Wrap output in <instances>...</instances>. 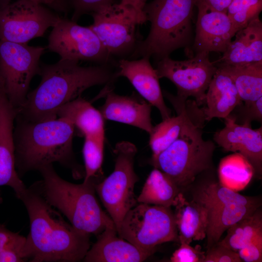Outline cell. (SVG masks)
<instances>
[{"label":"cell","mask_w":262,"mask_h":262,"mask_svg":"<svg viewBox=\"0 0 262 262\" xmlns=\"http://www.w3.org/2000/svg\"><path fill=\"white\" fill-rule=\"evenodd\" d=\"M230 76L217 67L206 92L204 104L201 109L205 120L213 118H225L242 103Z\"/></svg>","instance_id":"7402d4cb"},{"label":"cell","mask_w":262,"mask_h":262,"mask_svg":"<svg viewBox=\"0 0 262 262\" xmlns=\"http://www.w3.org/2000/svg\"><path fill=\"white\" fill-rule=\"evenodd\" d=\"M180 247L170 257L171 262H203L206 252L202 251L199 246L195 247L190 244L180 242Z\"/></svg>","instance_id":"836d02e7"},{"label":"cell","mask_w":262,"mask_h":262,"mask_svg":"<svg viewBox=\"0 0 262 262\" xmlns=\"http://www.w3.org/2000/svg\"><path fill=\"white\" fill-rule=\"evenodd\" d=\"M195 0H153L146 3L143 11L147 21L150 22V31L131 57H153L158 62L182 48L191 54Z\"/></svg>","instance_id":"5b68a950"},{"label":"cell","mask_w":262,"mask_h":262,"mask_svg":"<svg viewBox=\"0 0 262 262\" xmlns=\"http://www.w3.org/2000/svg\"><path fill=\"white\" fill-rule=\"evenodd\" d=\"M209 52H200L189 59L174 60L169 57L157 62L159 78L171 81L178 90L177 98L186 101L193 97L197 105L204 104L206 92L217 67L210 61Z\"/></svg>","instance_id":"5bb4252c"},{"label":"cell","mask_w":262,"mask_h":262,"mask_svg":"<svg viewBox=\"0 0 262 262\" xmlns=\"http://www.w3.org/2000/svg\"><path fill=\"white\" fill-rule=\"evenodd\" d=\"M26 237L14 232L0 224V262L26 261Z\"/></svg>","instance_id":"f546056e"},{"label":"cell","mask_w":262,"mask_h":262,"mask_svg":"<svg viewBox=\"0 0 262 262\" xmlns=\"http://www.w3.org/2000/svg\"><path fill=\"white\" fill-rule=\"evenodd\" d=\"M15 121V165L20 177L54 163L69 168L76 179L84 177L73 151L75 128L70 122L58 117L31 122L17 117Z\"/></svg>","instance_id":"3957f363"},{"label":"cell","mask_w":262,"mask_h":262,"mask_svg":"<svg viewBox=\"0 0 262 262\" xmlns=\"http://www.w3.org/2000/svg\"><path fill=\"white\" fill-rule=\"evenodd\" d=\"M242 108L244 123L252 121H261L262 119V97L256 100L244 103Z\"/></svg>","instance_id":"8d00e7d4"},{"label":"cell","mask_w":262,"mask_h":262,"mask_svg":"<svg viewBox=\"0 0 262 262\" xmlns=\"http://www.w3.org/2000/svg\"><path fill=\"white\" fill-rule=\"evenodd\" d=\"M219 183L233 191L243 190L255 174L248 160L240 153H234L222 159L218 169Z\"/></svg>","instance_id":"83f0119b"},{"label":"cell","mask_w":262,"mask_h":262,"mask_svg":"<svg viewBox=\"0 0 262 262\" xmlns=\"http://www.w3.org/2000/svg\"><path fill=\"white\" fill-rule=\"evenodd\" d=\"M203 262H242L237 252L217 243L207 249Z\"/></svg>","instance_id":"e575fe53"},{"label":"cell","mask_w":262,"mask_h":262,"mask_svg":"<svg viewBox=\"0 0 262 262\" xmlns=\"http://www.w3.org/2000/svg\"><path fill=\"white\" fill-rule=\"evenodd\" d=\"M47 48L62 59L111 66L114 63L113 57L89 27L81 26L64 17H60L52 27Z\"/></svg>","instance_id":"7c38bea8"},{"label":"cell","mask_w":262,"mask_h":262,"mask_svg":"<svg viewBox=\"0 0 262 262\" xmlns=\"http://www.w3.org/2000/svg\"><path fill=\"white\" fill-rule=\"evenodd\" d=\"M60 0H46V4L52 7H56L57 4L60 2Z\"/></svg>","instance_id":"60d3db41"},{"label":"cell","mask_w":262,"mask_h":262,"mask_svg":"<svg viewBox=\"0 0 262 262\" xmlns=\"http://www.w3.org/2000/svg\"><path fill=\"white\" fill-rule=\"evenodd\" d=\"M201 113L200 109L196 116L191 112L178 139L150 159V164L168 175L180 189L212 166L216 146L212 140L203 138V113L197 118Z\"/></svg>","instance_id":"8992f818"},{"label":"cell","mask_w":262,"mask_h":262,"mask_svg":"<svg viewBox=\"0 0 262 262\" xmlns=\"http://www.w3.org/2000/svg\"><path fill=\"white\" fill-rule=\"evenodd\" d=\"M234 82L242 102L256 100L262 97V61L244 65H218Z\"/></svg>","instance_id":"4316f807"},{"label":"cell","mask_w":262,"mask_h":262,"mask_svg":"<svg viewBox=\"0 0 262 262\" xmlns=\"http://www.w3.org/2000/svg\"><path fill=\"white\" fill-rule=\"evenodd\" d=\"M93 23L89 27L112 56L132 55L139 43L137 26L146 18L134 10L113 3L91 14Z\"/></svg>","instance_id":"30bf717a"},{"label":"cell","mask_w":262,"mask_h":262,"mask_svg":"<svg viewBox=\"0 0 262 262\" xmlns=\"http://www.w3.org/2000/svg\"><path fill=\"white\" fill-rule=\"evenodd\" d=\"M113 172L95 184L96 192L114 221L117 232L126 213L137 205L134 187L139 177L134 169L136 146L128 141L117 143Z\"/></svg>","instance_id":"52a82bcc"},{"label":"cell","mask_w":262,"mask_h":262,"mask_svg":"<svg viewBox=\"0 0 262 262\" xmlns=\"http://www.w3.org/2000/svg\"><path fill=\"white\" fill-rule=\"evenodd\" d=\"M149 59L146 57L132 60L120 59L116 75L126 78L139 94L159 110L163 120L171 116V112L164 102L160 79Z\"/></svg>","instance_id":"ac0fdd59"},{"label":"cell","mask_w":262,"mask_h":262,"mask_svg":"<svg viewBox=\"0 0 262 262\" xmlns=\"http://www.w3.org/2000/svg\"><path fill=\"white\" fill-rule=\"evenodd\" d=\"M11 0H0V5L5 4L11 2ZM37 3L46 4V0H30Z\"/></svg>","instance_id":"ab89813d"},{"label":"cell","mask_w":262,"mask_h":262,"mask_svg":"<svg viewBox=\"0 0 262 262\" xmlns=\"http://www.w3.org/2000/svg\"><path fill=\"white\" fill-rule=\"evenodd\" d=\"M17 113L0 81V186L10 187L17 197L27 188L15 165L14 130Z\"/></svg>","instance_id":"e0dca14e"},{"label":"cell","mask_w":262,"mask_h":262,"mask_svg":"<svg viewBox=\"0 0 262 262\" xmlns=\"http://www.w3.org/2000/svg\"><path fill=\"white\" fill-rule=\"evenodd\" d=\"M42 180L34 184L52 207L58 210L79 231L98 235L115 224L100 207L96 196L95 184L99 174L81 184L67 181L54 170L52 164L40 168Z\"/></svg>","instance_id":"277c9868"},{"label":"cell","mask_w":262,"mask_h":262,"mask_svg":"<svg viewBox=\"0 0 262 262\" xmlns=\"http://www.w3.org/2000/svg\"><path fill=\"white\" fill-rule=\"evenodd\" d=\"M174 207V215L179 242L190 244L193 241L204 240L206 237L208 226L205 208L193 199L188 200L181 192Z\"/></svg>","instance_id":"603a6c76"},{"label":"cell","mask_w":262,"mask_h":262,"mask_svg":"<svg viewBox=\"0 0 262 262\" xmlns=\"http://www.w3.org/2000/svg\"><path fill=\"white\" fill-rule=\"evenodd\" d=\"M195 6L198 14L192 49L196 53H223L236 33L227 13L212 8L201 0H196Z\"/></svg>","instance_id":"9a60e30c"},{"label":"cell","mask_w":262,"mask_h":262,"mask_svg":"<svg viewBox=\"0 0 262 262\" xmlns=\"http://www.w3.org/2000/svg\"><path fill=\"white\" fill-rule=\"evenodd\" d=\"M57 115L70 122L84 137H104V119L100 112L81 96L61 107Z\"/></svg>","instance_id":"cb8c5ba5"},{"label":"cell","mask_w":262,"mask_h":262,"mask_svg":"<svg viewBox=\"0 0 262 262\" xmlns=\"http://www.w3.org/2000/svg\"><path fill=\"white\" fill-rule=\"evenodd\" d=\"M117 71L111 65L82 66L77 61L60 60L52 65L40 67L41 80L29 92L23 104L17 109L16 117L39 122L57 118L59 109L80 97L93 86L112 85Z\"/></svg>","instance_id":"6da1fadb"},{"label":"cell","mask_w":262,"mask_h":262,"mask_svg":"<svg viewBox=\"0 0 262 262\" xmlns=\"http://www.w3.org/2000/svg\"><path fill=\"white\" fill-rule=\"evenodd\" d=\"M17 198L24 204L30 220V231L25 246L27 260L75 262L83 260L90 248V235L65 221L34 184Z\"/></svg>","instance_id":"7a4b0ae2"},{"label":"cell","mask_w":262,"mask_h":262,"mask_svg":"<svg viewBox=\"0 0 262 262\" xmlns=\"http://www.w3.org/2000/svg\"><path fill=\"white\" fill-rule=\"evenodd\" d=\"M180 189L165 173L154 168L147 178L137 202L166 207L175 206Z\"/></svg>","instance_id":"484cf974"},{"label":"cell","mask_w":262,"mask_h":262,"mask_svg":"<svg viewBox=\"0 0 262 262\" xmlns=\"http://www.w3.org/2000/svg\"><path fill=\"white\" fill-rule=\"evenodd\" d=\"M215 66H239L262 61V23L259 17L251 20L235 34Z\"/></svg>","instance_id":"44dd1931"},{"label":"cell","mask_w":262,"mask_h":262,"mask_svg":"<svg viewBox=\"0 0 262 262\" xmlns=\"http://www.w3.org/2000/svg\"><path fill=\"white\" fill-rule=\"evenodd\" d=\"M115 226L107 227L83 259L87 262H140L152 253L141 249L117 235Z\"/></svg>","instance_id":"ffe728a7"},{"label":"cell","mask_w":262,"mask_h":262,"mask_svg":"<svg viewBox=\"0 0 262 262\" xmlns=\"http://www.w3.org/2000/svg\"><path fill=\"white\" fill-rule=\"evenodd\" d=\"M262 10V0H232L227 14L237 33L259 17Z\"/></svg>","instance_id":"4dcf8cb0"},{"label":"cell","mask_w":262,"mask_h":262,"mask_svg":"<svg viewBox=\"0 0 262 262\" xmlns=\"http://www.w3.org/2000/svg\"><path fill=\"white\" fill-rule=\"evenodd\" d=\"M147 0H120V5L132 9L141 15L146 17L143 11Z\"/></svg>","instance_id":"74e56055"},{"label":"cell","mask_w":262,"mask_h":262,"mask_svg":"<svg viewBox=\"0 0 262 262\" xmlns=\"http://www.w3.org/2000/svg\"><path fill=\"white\" fill-rule=\"evenodd\" d=\"M60 16L30 0H16L0 5V40L27 44L42 36Z\"/></svg>","instance_id":"4fadbf2b"},{"label":"cell","mask_w":262,"mask_h":262,"mask_svg":"<svg viewBox=\"0 0 262 262\" xmlns=\"http://www.w3.org/2000/svg\"><path fill=\"white\" fill-rule=\"evenodd\" d=\"M212 8L227 13L228 7L232 0H201Z\"/></svg>","instance_id":"f35d334b"},{"label":"cell","mask_w":262,"mask_h":262,"mask_svg":"<svg viewBox=\"0 0 262 262\" xmlns=\"http://www.w3.org/2000/svg\"><path fill=\"white\" fill-rule=\"evenodd\" d=\"M193 199L207 212V249L216 245L228 228L254 213L260 206L256 198L241 195L219 182L203 186L194 194Z\"/></svg>","instance_id":"ba28073f"},{"label":"cell","mask_w":262,"mask_h":262,"mask_svg":"<svg viewBox=\"0 0 262 262\" xmlns=\"http://www.w3.org/2000/svg\"><path fill=\"white\" fill-rule=\"evenodd\" d=\"M224 119L225 127L214 133V142L225 151L240 153L260 176L262 169V127L253 129L250 123L237 124L236 118L230 115Z\"/></svg>","instance_id":"2e32d148"},{"label":"cell","mask_w":262,"mask_h":262,"mask_svg":"<svg viewBox=\"0 0 262 262\" xmlns=\"http://www.w3.org/2000/svg\"><path fill=\"white\" fill-rule=\"evenodd\" d=\"M237 252L242 262H261L262 261V234L256 236L250 242Z\"/></svg>","instance_id":"d590c367"},{"label":"cell","mask_w":262,"mask_h":262,"mask_svg":"<svg viewBox=\"0 0 262 262\" xmlns=\"http://www.w3.org/2000/svg\"><path fill=\"white\" fill-rule=\"evenodd\" d=\"M73 9L71 20L77 21L84 14L97 12L114 3L115 0H69Z\"/></svg>","instance_id":"d6a6232c"},{"label":"cell","mask_w":262,"mask_h":262,"mask_svg":"<svg viewBox=\"0 0 262 262\" xmlns=\"http://www.w3.org/2000/svg\"><path fill=\"white\" fill-rule=\"evenodd\" d=\"M226 236L217 243L237 252L262 234V214L258 209L254 213L234 223L227 229Z\"/></svg>","instance_id":"f1b7e54d"},{"label":"cell","mask_w":262,"mask_h":262,"mask_svg":"<svg viewBox=\"0 0 262 262\" xmlns=\"http://www.w3.org/2000/svg\"><path fill=\"white\" fill-rule=\"evenodd\" d=\"M104 137H85L82 148L84 181L99 174L103 160Z\"/></svg>","instance_id":"1f68e13d"},{"label":"cell","mask_w":262,"mask_h":262,"mask_svg":"<svg viewBox=\"0 0 262 262\" xmlns=\"http://www.w3.org/2000/svg\"><path fill=\"white\" fill-rule=\"evenodd\" d=\"M45 48L0 40V81L12 104L24 102L33 78L39 74Z\"/></svg>","instance_id":"8fae6325"},{"label":"cell","mask_w":262,"mask_h":262,"mask_svg":"<svg viewBox=\"0 0 262 262\" xmlns=\"http://www.w3.org/2000/svg\"><path fill=\"white\" fill-rule=\"evenodd\" d=\"M105 95V102L99 110L104 119L126 124L151 133L154 126L149 103L135 95H118L112 88Z\"/></svg>","instance_id":"d6986e66"},{"label":"cell","mask_w":262,"mask_h":262,"mask_svg":"<svg viewBox=\"0 0 262 262\" xmlns=\"http://www.w3.org/2000/svg\"><path fill=\"white\" fill-rule=\"evenodd\" d=\"M117 234L137 247L152 254L161 244L179 242L171 207L142 203L126 213Z\"/></svg>","instance_id":"9c48e42d"},{"label":"cell","mask_w":262,"mask_h":262,"mask_svg":"<svg viewBox=\"0 0 262 262\" xmlns=\"http://www.w3.org/2000/svg\"><path fill=\"white\" fill-rule=\"evenodd\" d=\"M177 111V115L163 119L153 127L149 134V145L152 152L151 159L156 158L180 136L191 114V101H181L167 93L166 95Z\"/></svg>","instance_id":"d4e9b609"}]
</instances>
